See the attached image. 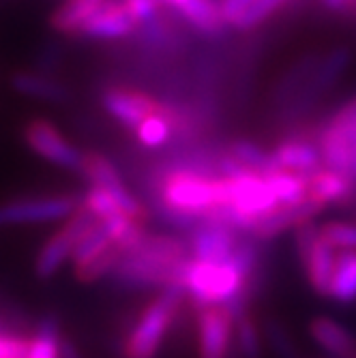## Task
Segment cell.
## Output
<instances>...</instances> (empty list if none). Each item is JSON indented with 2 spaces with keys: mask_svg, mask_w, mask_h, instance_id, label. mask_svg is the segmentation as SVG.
I'll list each match as a JSON object with an SVG mask.
<instances>
[{
  "mask_svg": "<svg viewBox=\"0 0 356 358\" xmlns=\"http://www.w3.org/2000/svg\"><path fill=\"white\" fill-rule=\"evenodd\" d=\"M191 259L187 241L172 234L144 232L142 238L122 251L108 279L120 292L185 287V268Z\"/></svg>",
  "mask_w": 356,
  "mask_h": 358,
  "instance_id": "1",
  "label": "cell"
},
{
  "mask_svg": "<svg viewBox=\"0 0 356 358\" xmlns=\"http://www.w3.org/2000/svg\"><path fill=\"white\" fill-rule=\"evenodd\" d=\"M185 299L187 294L183 285L161 287L129 329L122 341V358H157Z\"/></svg>",
  "mask_w": 356,
  "mask_h": 358,
  "instance_id": "2",
  "label": "cell"
},
{
  "mask_svg": "<svg viewBox=\"0 0 356 358\" xmlns=\"http://www.w3.org/2000/svg\"><path fill=\"white\" fill-rule=\"evenodd\" d=\"M185 294L187 299L200 307L225 305L243 287L245 277L232 264V259L223 262H208V259L191 257L185 268Z\"/></svg>",
  "mask_w": 356,
  "mask_h": 358,
  "instance_id": "3",
  "label": "cell"
},
{
  "mask_svg": "<svg viewBox=\"0 0 356 358\" xmlns=\"http://www.w3.org/2000/svg\"><path fill=\"white\" fill-rule=\"evenodd\" d=\"M313 138L322 155V166L348 174L352 148L356 144V94L335 110L320 129H315Z\"/></svg>",
  "mask_w": 356,
  "mask_h": 358,
  "instance_id": "4",
  "label": "cell"
},
{
  "mask_svg": "<svg viewBox=\"0 0 356 358\" xmlns=\"http://www.w3.org/2000/svg\"><path fill=\"white\" fill-rule=\"evenodd\" d=\"M99 219L84 206H78V210L69 217L56 234L48 238V243L41 247L35 259V275L39 279H52L64 262H69L73 257V251L78 245L94 230Z\"/></svg>",
  "mask_w": 356,
  "mask_h": 358,
  "instance_id": "5",
  "label": "cell"
},
{
  "mask_svg": "<svg viewBox=\"0 0 356 358\" xmlns=\"http://www.w3.org/2000/svg\"><path fill=\"white\" fill-rule=\"evenodd\" d=\"M24 142L32 152L50 161L52 166L80 174L84 152L64 138L50 120L45 118L28 120L24 127Z\"/></svg>",
  "mask_w": 356,
  "mask_h": 358,
  "instance_id": "6",
  "label": "cell"
},
{
  "mask_svg": "<svg viewBox=\"0 0 356 358\" xmlns=\"http://www.w3.org/2000/svg\"><path fill=\"white\" fill-rule=\"evenodd\" d=\"M80 206L73 195H50V198H26L0 204V227L50 223L69 219Z\"/></svg>",
  "mask_w": 356,
  "mask_h": 358,
  "instance_id": "7",
  "label": "cell"
},
{
  "mask_svg": "<svg viewBox=\"0 0 356 358\" xmlns=\"http://www.w3.org/2000/svg\"><path fill=\"white\" fill-rule=\"evenodd\" d=\"M234 343V315L223 305L198 309V354L200 358H230Z\"/></svg>",
  "mask_w": 356,
  "mask_h": 358,
  "instance_id": "8",
  "label": "cell"
},
{
  "mask_svg": "<svg viewBox=\"0 0 356 358\" xmlns=\"http://www.w3.org/2000/svg\"><path fill=\"white\" fill-rule=\"evenodd\" d=\"M243 232L215 219H200L187 232V245L191 257L208 259V262H223L228 259Z\"/></svg>",
  "mask_w": 356,
  "mask_h": 358,
  "instance_id": "9",
  "label": "cell"
},
{
  "mask_svg": "<svg viewBox=\"0 0 356 358\" xmlns=\"http://www.w3.org/2000/svg\"><path fill=\"white\" fill-rule=\"evenodd\" d=\"M325 208L327 206H322L320 202H315L311 198H305L303 202H297V204L277 206L275 210H271L264 217L257 219L245 234L262 241V243H269L287 230H297L299 225H303L305 221H311Z\"/></svg>",
  "mask_w": 356,
  "mask_h": 358,
  "instance_id": "10",
  "label": "cell"
},
{
  "mask_svg": "<svg viewBox=\"0 0 356 358\" xmlns=\"http://www.w3.org/2000/svg\"><path fill=\"white\" fill-rule=\"evenodd\" d=\"M138 30L136 20L129 13L122 0H106L80 28L78 35L94 41H120Z\"/></svg>",
  "mask_w": 356,
  "mask_h": 358,
  "instance_id": "11",
  "label": "cell"
},
{
  "mask_svg": "<svg viewBox=\"0 0 356 358\" xmlns=\"http://www.w3.org/2000/svg\"><path fill=\"white\" fill-rule=\"evenodd\" d=\"M101 106L114 120L136 131V127L159 108V101L142 90L110 86L101 92Z\"/></svg>",
  "mask_w": 356,
  "mask_h": 358,
  "instance_id": "12",
  "label": "cell"
},
{
  "mask_svg": "<svg viewBox=\"0 0 356 358\" xmlns=\"http://www.w3.org/2000/svg\"><path fill=\"white\" fill-rule=\"evenodd\" d=\"M271 155L277 170H290L309 176L322 168V155L313 134L287 136L271 150Z\"/></svg>",
  "mask_w": 356,
  "mask_h": 358,
  "instance_id": "13",
  "label": "cell"
},
{
  "mask_svg": "<svg viewBox=\"0 0 356 358\" xmlns=\"http://www.w3.org/2000/svg\"><path fill=\"white\" fill-rule=\"evenodd\" d=\"M356 191V180L346 172L322 166L307 176V198L320 202L322 206H343L352 200Z\"/></svg>",
  "mask_w": 356,
  "mask_h": 358,
  "instance_id": "14",
  "label": "cell"
},
{
  "mask_svg": "<svg viewBox=\"0 0 356 358\" xmlns=\"http://www.w3.org/2000/svg\"><path fill=\"white\" fill-rule=\"evenodd\" d=\"M309 337L333 358H356V335L333 317L320 315L309 322Z\"/></svg>",
  "mask_w": 356,
  "mask_h": 358,
  "instance_id": "15",
  "label": "cell"
},
{
  "mask_svg": "<svg viewBox=\"0 0 356 358\" xmlns=\"http://www.w3.org/2000/svg\"><path fill=\"white\" fill-rule=\"evenodd\" d=\"M176 13L198 32L206 37H219L225 30V20L221 13V5L217 0H183Z\"/></svg>",
  "mask_w": 356,
  "mask_h": 358,
  "instance_id": "16",
  "label": "cell"
},
{
  "mask_svg": "<svg viewBox=\"0 0 356 358\" xmlns=\"http://www.w3.org/2000/svg\"><path fill=\"white\" fill-rule=\"evenodd\" d=\"M11 86L15 92L30 96V99H41L50 103H64L69 101V90L64 84L35 71H17L11 76Z\"/></svg>",
  "mask_w": 356,
  "mask_h": 358,
  "instance_id": "17",
  "label": "cell"
},
{
  "mask_svg": "<svg viewBox=\"0 0 356 358\" xmlns=\"http://www.w3.org/2000/svg\"><path fill=\"white\" fill-rule=\"evenodd\" d=\"M335 259H337V251L327 241H322V236H320L318 245L313 247L309 257L303 262V268L307 273V281L318 296L329 299L333 271H335Z\"/></svg>",
  "mask_w": 356,
  "mask_h": 358,
  "instance_id": "18",
  "label": "cell"
},
{
  "mask_svg": "<svg viewBox=\"0 0 356 358\" xmlns=\"http://www.w3.org/2000/svg\"><path fill=\"white\" fill-rule=\"evenodd\" d=\"M60 317L56 313H45L28 337L26 358H60Z\"/></svg>",
  "mask_w": 356,
  "mask_h": 358,
  "instance_id": "19",
  "label": "cell"
},
{
  "mask_svg": "<svg viewBox=\"0 0 356 358\" xmlns=\"http://www.w3.org/2000/svg\"><path fill=\"white\" fill-rule=\"evenodd\" d=\"M104 3L106 0H64L50 15V26L60 35H78L82 24Z\"/></svg>",
  "mask_w": 356,
  "mask_h": 358,
  "instance_id": "20",
  "label": "cell"
},
{
  "mask_svg": "<svg viewBox=\"0 0 356 358\" xmlns=\"http://www.w3.org/2000/svg\"><path fill=\"white\" fill-rule=\"evenodd\" d=\"M329 299L339 305L356 303V251H337Z\"/></svg>",
  "mask_w": 356,
  "mask_h": 358,
  "instance_id": "21",
  "label": "cell"
},
{
  "mask_svg": "<svg viewBox=\"0 0 356 358\" xmlns=\"http://www.w3.org/2000/svg\"><path fill=\"white\" fill-rule=\"evenodd\" d=\"M80 176H84L88 180V185L101 187L108 191H118V189L127 187L120 172L116 170V166L101 152H84Z\"/></svg>",
  "mask_w": 356,
  "mask_h": 358,
  "instance_id": "22",
  "label": "cell"
},
{
  "mask_svg": "<svg viewBox=\"0 0 356 358\" xmlns=\"http://www.w3.org/2000/svg\"><path fill=\"white\" fill-rule=\"evenodd\" d=\"M225 152H228L238 166H243L245 170L257 172V174H271L277 170L271 150H264L260 144H255L251 140H234L225 146Z\"/></svg>",
  "mask_w": 356,
  "mask_h": 358,
  "instance_id": "23",
  "label": "cell"
},
{
  "mask_svg": "<svg viewBox=\"0 0 356 358\" xmlns=\"http://www.w3.org/2000/svg\"><path fill=\"white\" fill-rule=\"evenodd\" d=\"M266 180L275 193L279 206L297 204L307 198V176L290 170H275L266 174Z\"/></svg>",
  "mask_w": 356,
  "mask_h": 358,
  "instance_id": "24",
  "label": "cell"
},
{
  "mask_svg": "<svg viewBox=\"0 0 356 358\" xmlns=\"http://www.w3.org/2000/svg\"><path fill=\"white\" fill-rule=\"evenodd\" d=\"M234 345L241 358H262V333L249 311L234 320Z\"/></svg>",
  "mask_w": 356,
  "mask_h": 358,
  "instance_id": "25",
  "label": "cell"
},
{
  "mask_svg": "<svg viewBox=\"0 0 356 358\" xmlns=\"http://www.w3.org/2000/svg\"><path fill=\"white\" fill-rule=\"evenodd\" d=\"M120 255H122V247L120 245H112L110 249H106L99 255H94L92 259H86V262L73 264L78 281L94 283V281H99V279H108L110 271L116 266Z\"/></svg>",
  "mask_w": 356,
  "mask_h": 358,
  "instance_id": "26",
  "label": "cell"
},
{
  "mask_svg": "<svg viewBox=\"0 0 356 358\" xmlns=\"http://www.w3.org/2000/svg\"><path fill=\"white\" fill-rule=\"evenodd\" d=\"M287 3H290V0H253V3L236 17L232 28L241 30V32L255 30L257 26H262L271 15H275Z\"/></svg>",
  "mask_w": 356,
  "mask_h": 358,
  "instance_id": "27",
  "label": "cell"
},
{
  "mask_svg": "<svg viewBox=\"0 0 356 358\" xmlns=\"http://www.w3.org/2000/svg\"><path fill=\"white\" fill-rule=\"evenodd\" d=\"M350 60H352V56H350V50L348 48L333 50L325 60H322L320 69L315 73V86H318V90L331 88L343 76V71L348 69Z\"/></svg>",
  "mask_w": 356,
  "mask_h": 358,
  "instance_id": "28",
  "label": "cell"
},
{
  "mask_svg": "<svg viewBox=\"0 0 356 358\" xmlns=\"http://www.w3.org/2000/svg\"><path fill=\"white\" fill-rule=\"evenodd\" d=\"M322 241H327L335 251H356V223L331 221L320 227Z\"/></svg>",
  "mask_w": 356,
  "mask_h": 358,
  "instance_id": "29",
  "label": "cell"
},
{
  "mask_svg": "<svg viewBox=\"0 0 356 358\" xmlns=\"http://www.w3.org/2000/svg\"><path fill=\"white\" fill-rule=\"evenodd\" d=\"M122 3L127 5L129 13H131V17L136 20L138 28L155 22L161 17V5L159 0H122Z\"/></svg>",
  "mask_w": 356,
  "mask_h": 358,
  "instance_id": "30",
  "label": "cell"
},
{
  "mask_svg": "<svg viewBox=\"0 0 356 358\" xmlns=\"http://www.w3.org/2000/svg\"><path fill=\"white\" fill-rule=\"evenodd\" d=\"M294 241H297V253L301 257V262H305L320 241V227L313 221H305L294 230Z\"/></svg>",
  "mask_w": 356,
  "mask_h": 358,
  "instance_id": "31",
  "label": "cell"
},
{
  "mask_svg": "<svg viewBox=\"0 0 356 358\" xmlns=\"http://www.w3.org/2000/svg\"><path fill=\"white\" fill-rule=\"evenodd\" d=\"M253 3V0H221V13H223V20L228 26H232L236 22V17Z\"/></svg>",
  "mask_w": 356,
  "mask_h": 358,
  "instance_id": "32",
  "label": "cell"
},
{
  "mask_svg": "<svg viewBox=\"0 0 356 358\" xmlns=\"http://www.w3.org/2000/svg\"><path fill=\"white\" fill-rule=\"evenodd\" d=\"M60 358H82L78 345H76L69 337H62V343H60Z\"/></svg>",
  "mask_w": 356,
  "mask_h": 358,
  "instance_id": "33",
  "label": "cell"
},
{
  "mask_svg": "<svg viewBox=\"0 0 356 358\" xmlns=\"http://www.w3.org/2000/svg\"><path fill=\"white\" fill-rule=\"evenodd\" d=\"M322 3H325L327 9H331V11H343V9L350 7L348 0H322Z\"/></svg>",
  "mask_w": 356,
  "mask_h": 358,
  "instance_id": "34",
  "label": "cell"
},
{
  "mask_svg": "<svg viewBox=\"0 0 356 358\" xmlns=\"http://www.w3.org/2000/svg\"><path fill=\"white\" fill-rule=\"evenodd\" d=\"M348 174L356 180V144L352 148V159H350V168H348Z\"/></svg>",
  "mask_w": 356,
  "mask_h": 358,
  "instance_id": "35",
  "label": "cell"
}]
</instances>
